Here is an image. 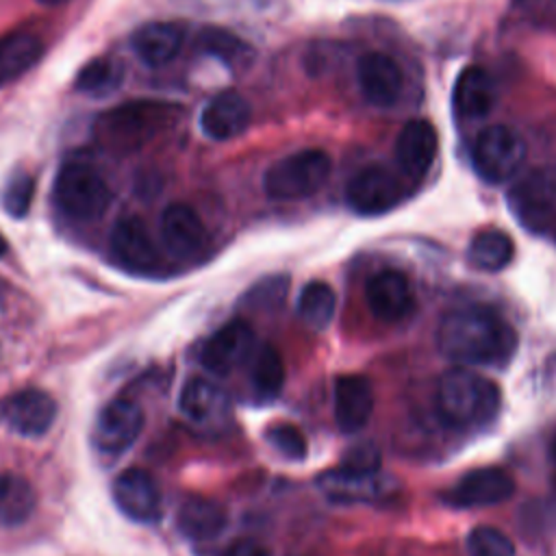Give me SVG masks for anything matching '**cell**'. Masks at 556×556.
I'll use <instances>...</instances> for the list:
<instances>
[{"label": "cell", "instance_id": "obj_1", "mask_svg": "<svg viewBox=\"0 0 556 556\" xmlns=\"http://www.w3.org/2000/svg\"><path fill=\"white\" fill-rule=\"evenodd\" d=\"M443 356L460 365H502L517 345L515 330L486 306L450 311L437 328Z\"/></svg>", "mask_w": 556, "mask_h": 556}, {"label": "cell", "instance_id": "obj_2", "mask_svg": "<svg viewBox=\"0 0 556 556\" xmlns=\"http://www.w3.org/2000/svg\"><path fill=\"white\" fill-rule=\"evenodd\" d=\"M437 406L454 426H484L500 408V389L493 380L458 367L439 380Z\"/></svg>", "mask_w": 556, "mask_h": 556}, {"label": "cell", "instance_id": "obj_3", "mask_svg": "<svg viewBox=\"0 0 556 556\" xmlns=\"http://www.w3.org/2000/svg\"><path fill=\"white\" fill-rule=\"evenodd\" d=\"M174 113L165 102H128L98 119V141L115 150H137L172 126Z\"/></svg>", "mask_w": 556, "mask_h": 556}, {"label": "cell", "instance_id": "obj_4", "mask_svg": "<svg viewBox=\"0 0 556 556\" xmlns=\"http://www.w3.org/2000/svg\"><path fill=\"white\" fill-rule=\"evenodd\" d=\"M332 169V161L321 148H304L274 161L263 174V191L269 200H302L319 191Z\"/></svg>", "mask_w": 556, "mask_h": 556}, {"label": "cell", "instance_id": "obj_5", "mask_svg": "<svg viewBox=\"0 0 556 556\" xmlns=\"http://www.w3.org/2000/svg\"><path fill=\"white\" fill-rule=\"evenodd\" d=\"M54 204L63 215L76 222L102 217L111 204V189L100 172L87 163H65L54 178Z\"/></svg>", "mask_w": 556, "mask_h": 556}, {"label": "cell", "instance_id": "obj_6", "mask_svg": "<svg viewBox=\"0 0 556 556\" xmlns=\"http://www.w3.org/2000/svg\"><path fill=\"white\" fill-rule=\"evenodd\" d=\"M526 161V141L517 130L504 124L486 126L478 132L471 146V163L476 174L489 182L500 185L510 180Z\"/></svg>", "mask_w": 556, "mask_h": 556}, {"label": "cell", "instance_id": "obj_7", "mask_svg": "<svg viewBox=\"0 0 556 556\" xmlns=\"http://www.w3.org/2000/svg\"><path fill=\"white\" fill-rule=\"evenodd\" d=\"M143 430V410L128 397H115L98 413L91 441L109 456L124 454Z\"/></svg>", "mask_w": 556, "mask_h": 556}, {"label": "cell", "instance_id": "obj_8", "mask_svg": "<svg viewBox=\"0 0 556 556\" xmlns=\"http://www.w3.org/2000/svg\"><path fill=\"white\" fill-rule=\"evenodd\" d=\"M404 195L400 178L384 165L358 169L345 187V200L358 215H380L391 211Z\"/></svg>", "mask_w": 556, "mask_h": 556}, {"label": "cell", "instance_id": "obj_9", "mask_svg": "<svg viewBox=\"0 0 556 556\" xmlns=\"http://www.w3.org/2000/svg\"><path fill=\"white\" fill-rule=\"evenodd\" d=\"M439 154V132L430 119L415 117L402 126L395 137L393 156L400 174L408 180H421Z\"/></svg>", "mask_w": 556, "mask_h": 556}, {"label": "cell", "instance_id": "obj_10", "mask_svg": "<svg viewBox=\"0 0 556 556\" xmlns=\"http://www.w3.org/2000/svg\"><path fill=\"white\" fill-rule=\"evenodd\" d=\"M510 208L526 228L541 230L556 208V174L534 169L510 189Z\"/></svg>", "mask_w": 556, "mask_h": 556}, {"label": "cell", "instance_id": "obj_11", "mask_svg": "<svg viewBox=\"0 0 556 556\" xmlns=\"http://www.w3.org/2000/svg\"><path fill=\"white\" fill-rule=\"evenodd\" d=\"M113 502L130 521L156 523L161 519L159 486L154 478L139 467H128L115 478Z\"/></svg>", "mask_w": 556, "mask_h": 556}, {"label": "cell", "instance_id": "obj_12", "mask_svg": "<svg viewBox=\"0 0 556 556\" xmlns=\"http://www.w3.org/2000/svg\"><path fill=\"white\" fill-rule=\"evenodd\" d=\"M109 248L115 263L130 271H150L159 265L154 239L148 226L135 215L115 222L109 235Z\"/></svg>", "mask_w": 556, "mask_h": 556}, {"label": "cell", "instance_id": "obj_13", "mask_svg": "<svg viewBox=\"0 0 556 556\" xmlns=\"http://www.w3.org/2000/svg\"><path fill=\"white\" fill-rule=\"evenodd\" d=\"M356 78L363 98L374 104L389 109L397 102L404 89V74L397 61L384 52H365L356 65Z\"/></svg>", "mask_w": 556, "mask_h": 556}, {"label": "cell", "instance_id": "obj_14", "mask_svg": "<svg viewBox=\"0 0 556 556\" xmlns=\"http://www.w3.org/2000/svg\"><path fill=\"white\" fill-rule=\"evenodd\" d=\"M254 332L245 321H230L213 332L202 345L200 361L204 369L217 376H226L243 365L254 352Z\"/></svg>", "mask_w": 556, "mask_h": 556}, {"label": "cell", "instance_id": "obj_15", "mask_svg": "<svg viewBox=\"0 0 556 556\" xmlns=\"http://www.w3.org/2000/svg\"><path fill=\"white\" fill-rule=\"evenodd\" d=\"M515 491L513 478L500 467H480L465 473L447 493L445 500L460 508L493 506L508 500Z\"/></svg>", "mask_w": 556, "mask_h": 556}, {"label": "cell", "instance_id": "obj_16", "mask_svg": "<svg viewBox=\"0 0 556 556\" xmlns=\"http://www.w3.org/2000/svg\"><path fill=\"white\" fill-rule=\"evenodd\" d=\"M2 415L13 432L41 437L56 419V402L41 389H22L4 400Z\"/></svg>", "mask_w": 556, "mask_h": 556}, {"label": "cell", "instance_id": "obj_17", "mask_svg": "<svg viewBox=\"0 0 556 556\" xmlns=\"http://www.w3.org/2000/svg\"><path fill=\"white\" fill-rule=\"evenodd\" d=\"M161 241L178 258H191L206 245V228L200 215L182 202L169 204L161 215Z\"/></svg>", "mask_w": 556, "mask_h": 556}, {"label": "cell", "instance_id": "obj_18", "mask_svg": "<svg viewBox=\"0 0 556 556\" xmlns=\"http://www.w3.org/2000/svg\"><path fill=\"white\" fill-rule=\"evenodd\" d=\"M252 122V106L239 91H222L200 113V128L208 139L228 141L239 137Z\"/></svg>", "mask_w": 556, "mask_h": 556}, {"label": "cell", "instance_id": "obj_19", "mask_svg": "<svg viewBox=\"0 0 556 556\" xmlns=\"http://www.w3.org/2000/svg\"><path fill=\"white\" fill-rule=\"evenodd\" d=\"M369 311L382 321H397L406 317L413 306V287L402 271L382 269L367 280L365 287Z\"/></svg>", "mask_w": 556, "mask_h": 556}, {"label": "cell", "instance_id": "obj_20", "mask_svg": "<svg viewBox=\"0 0 556 556\" xmlns=\"http://www.w3.org/2000/svg\"><path fill=\"white\" fill-rule=\"evenodd\" d=\"M374 410V391L367 378L350 374L334 382V419L343 432L361 430Z\"/></svg>", "mask_w": 556, "mask_h": 556}, {"label": "cell", "instance_id": "obj_21", "mask_svg": "<svg viewBox=\"0 0 556 556\" xmlns=\"http://www.w3.org/2000/svg\"><path fill=\"white\" fill-rule=\"evenodd\" d=\"M317 484L328 500L341 504L371 502L387 491L384 480L378 476V471H354L345 467L324 471L317 478Z\"/></svg>", "mask_w": 556, "mask_h": 556}, {"label": "cell", "instance_id": "obj_22", "mask_svg": "<svg viewBox=\"0 0 556 556\" xmlns=\"http://www.w3.org/2000/svg\"><path fill=\"white\" fill-rule=\"evenodd\" d=\"M452 104L465 119H480L489 115L495 104V85L489 72L480 65H467L454 80Z\"/></svg>", "mask_w": 556, "mask_h": 556}, {"label": "cell", "instance_id": "obj_23", "mask_svg": "<svg viewBox=\"0 0 556 556\" xmlns=\"http://www.w3.org/2000/svg\"><path fill=\"white\" fill-rule=\"evenodd\" d=\"M185 33L180 24L176 22H148L139 26L132 37V50L135 54L150 67L167 65L176 59V54L182 48Z\"/></svg>", "mask_w": 556, "mask_h": 556}, {"label": "cell", "instance_id": "obj_24", "mask_svg": "<svg viewBox=\"0 0 556 556\" xmlns=\"http://www.w3.org/2000/svg\"><path fill=\"white\" fill-rule=\"evenodd\" d=\"M180 413L200 426L217 424L228 415L226 393L206 378H191L185 382L178 397Z\"/></svg>", "mask_w": 556, "mask_h": 556}, {"label": "cell", "instance_id": "obj_25", "mask_svg": "<svg viewBox=\"0 0 556 556\" xmlns=\"http://www.w3.org/2000/svg\"><path fill=\"white\" fill-rule=\"evenodd\" d=\"M178 530L191 541H211L222 534L226 526V510L211 497H187L176 517Z\"/></svg>", "mask_w": 556, "mask_h": 556}, {"label": "cell", "instance_id": "obj_26", "mask_svg": "<svg viewBox=\"0 0 556 556\" xmlns=\"http://www.w3.org/2000/svg\"><path fill=\"white\" fill-rule=\"evenodd\" d=\"M43 54V43L37 35L13 33L0 37V87L26 74Z\"/></svg>", "mask_w": 556, "mask_h": 556}, {"label": "cell", "instance_id": "obj_27", "mask_svg": "<svg viewBox=\"0 0 556 556\" xmlns=\"http://www.w3.org/2000/svg\"><path fill=\"white\" fill-rule=\"evenodd\" d=\"M37 497L30 482L13 471L0 473V526L24 523L35 510Z\"/></svg>", "mask_w": 556, "mask_h": 556}, {"label": "cell", "instance_id": "obj_28", "mask_svg": "<svg viewBox=\"0 0 556 556\" xmlns=\"http://www.w3.org/2000/svg\"><path fill=\"white\" fill-rule=\"evenodd\" d=\"M195 43L204 54L222 61L228 67H245L254 56V50L248 41H243L239 35H235L222 26L202 28L198 33Z\"/></svg>", "mask_w": 556, "mask_h": 556}, {"label": "cell", "instance_id": "obj_29", "mask_svg": "<svg viewBox=\"0 0 556 556\" xmlns=\"http://www.w3.org/2000/svg\"><path fill=\"white\" fill-rule=\"evenodd\" d=\"M515 245L510 237L502 230H484L469 243V261L486 271H497L506 267L513 258Z\"/></svg>", "mask_w": 556, "mask_h": 556}, {"label": "cell", "instance_id": "obj_30", "mask_svg": "<svg viewBox=\"0 0 556 556\" xmlns=\"http://www.w3.org/2000/svg\"><path fill=\"white\" fill-rule=\"evenodd\" d=\"M250 380L254 387V393L263 400H271L278 395L282 382H285V365L276 348L261 345L252 354V367H250Z\"/></svg>", "mask_w": 556, "mask_h": 556}, {"label": "cell", "instance_id": "obj_31", "mask_svg": "<svg viewBox=\"0 0 556 556\" xmlns=\"http://www.w3.org/2000/svg\"><path fill=\"white\" fill-rule=\"evenodd\" d=\"M122 76H124L122 67L113 59L96 56V59H91L89 63H85L80 67V72L76 74L74 85L80 93L104 98V96L113 93L119 87Z\"/></svg>", "mask_w": 556, "mask_h": 556}, {"label": "cell", "instance_id": "obj_32", "mask_svg": "<svg viewBox=\"0 0 556 556\" xmlns=\"http://www.w3.org/2000/svg\"><path fill=\"white\" fill-rule=\"evenodd\" d=\"M334 311H337V295L330 285L321 280H313L302 289L298 298V313L308 326L317 330L326 328L332 321Z\"/></svg>", "mask_w": 556, "mask_h": 556}, {"label": "cell", "instance_id": "obj_33", "mask_svg": "<svg viewBox=\"0 0 556 556\" xmlns=\"http://www.w3.org/2000/svg\"><path fill=\"white\" fill-rule=\"evenodd\" d=\"M469 556H515L513 541L497 528L478 526L467 536Z\"/></svg>", "mask_w": 556, "mask_h": 556}, {"label": "cell", "instance_id": "obj_34", "mask_svg": "<svg viewBox=\"0 0 556 556\" xmlns=\"http://www.w3.org/2000/svg\"><path fill=\"white\" fill-rule=\"evenodd\" d=\"M35 195V180L30 174L20 172L9 178L2 189V206L11 217H24Z\"/></svg>", "mask_w": 556, "mask_h": 556}, {"label": "cell", "instance_id": "obj_35", "mask_svg": "<svg viewBox=\"0 0 556 556\" xmlns=\"http://www.w3.org/2000/svg\"><path fill=\"white\" fill-rule=\"evenodd\" d=\"M269 443L287 458L291 460H300L306 456V439L304 434L291 426V424H278L274 428H269L267 432Z\"/></svg>", "mask_w": 556, "mask_h": 556}, {"label": "cell", "instance_id": "obj_36", "mask_svg": "<svg viewBox=\"0 0 556 556\" xmlns=\"http://www.w3.org/2000/svg\"><path fill=\"white\" fill-rule=\"evenodd\" d=\"M378 465H380L378 447L374 443H361L343 456L341 467L354 469V471H378Z\"/></svg>", "mask_w": 556, "mask_h": 556}, {"label": "cell", "instance_id": "obj_37", "mask_svg": "<svg viewBox=\"0 0 556 556\" xmlns=\"http://www.w3.org/2000/svg\"><path fill=\"white\" fill-rule=\"evenodd\" d=\"M224 556H269V552L254 543V541H248V539H241V541H235L226 552Z\"/></svg>", "mask_w": 556, "mask_h": 556}, {"label": "cell", "instance_id": "obj_38", "mask_svg": "<svg viewBox=\"0 0 556 556\" xmlns=\"http://www.w3.org/2000/svg\"><path fill=\"white\" fill-rule=\"evenodd\" d=\"M7 250H9V243H7V239H4L2 232H0V256H4Z\"/></svg>", "mask_w": 556, "mask_h": 556}, {"label": "cell", "instance_id": "obj_39", "mask_svg": "<svg viewBox=\"0 0 556 556\" xmlns=\"http://www.w3.org/2000/svg\"><path fill=\"white\" fill-rule=\"evenodd\" d=\"M37 2H41V4H61L65 0H37Z\"/></svg>", "mask_w": 556, "mask_h": 556}, {"label": "cell", "instance_id": "obj_40", "mask_svg": "<svg viewBox=\"0 0 556 556\" xmlns=\"http://www.w3.org/2000/svg\"><path fill=\"white\" fill-rule=\"evenodd\" d=\"M552 458H554V463H556V439H554V443H552Z\"/></svg>", "mask_w": 556, "mask_h": 556}, {"label": "cell", "instance_id": "obj_41", "mask_svg": "<svg viewBox=\"0 0 556 556\" xmlns=\"http://www.w3.org/2000/svg\"><path fill=\"white\" fill-rule=\"evenodd\" d=\"M554 239H556V224H554Z\"/></svg>", "mask_w": 556, "mask_h": 556}]
</instances>
